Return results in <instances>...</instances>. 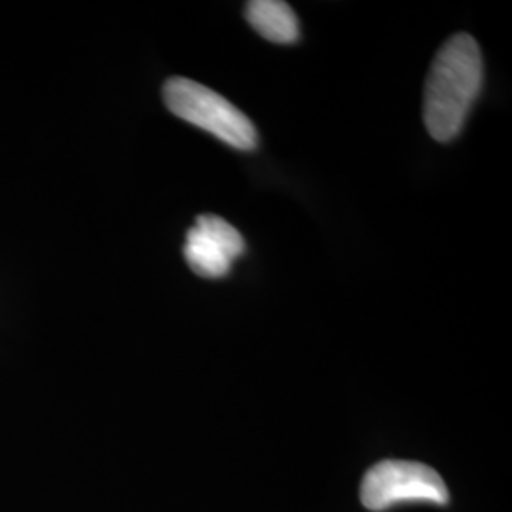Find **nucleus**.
<instances>
[{
    "instance_id": "nucleus-1",
    "label": "nucleus",
    "mask_w": 512,
    "mask_h": 512,
    "mask_svg": "<svg viewBox=\"0 0 512 512\" xmlns=\"http://www.w3.org/2000/svg\"><path fill=\"white\" fill-rule=\"evenodd\" d=\"M482 78V55L471 35L459 33L440 48L423 97V122L435 141L448 143L458 137L482 88Z\"/></svg>"
},
{
    "instance_id": "nucleus-2",
    "label": "nucleus",
    "mask_w": 512,
    "mask_h": 512,
    "mask_svg": "<svg viewBox=\"0 0 512 512\" xmlns=\"http://www.w3.org/2000/svg\"><path fill=\"white\" fill-rule=\"evenodd\" d=\"M164 103L171 114L215 135L228 147L255 150L258 145L255 124L247 114L200 82L181 76L169 78L164 84Z\"/></svg>"
},
{
    "instance_id": "nucleus-3",
    "label": "nucleus",
    "mask_w": 512,
    "mask_h": 512,
    "mask_svg": "<svg viewBox=\"0 0 512 512\" xmlns=\"http://www.w3.org/2000/svg\"><path fill=\"white\" fill-rule=\"evenodd\" d=\"M361 501L368 511H387L401 503L448 505L450 494L442 476L414 461L387 459L376 463L361 484Z\"/></svg>"
},
{
    "instance_id": "nucleus-4",
    "label": "nucleus",
    "mask_w": 512,
    "mask_h": 512,
    "mask_svg": "<svg viewBox=\"0 0 512 512\" xmlns=\"http://www.w3.org/2000/svg\"><path fill=\"white\" fill-rule=\"evenodd\" d=\"M243 251V236L230 222L215 215L198 217L184 241L186 264L194 274L205 279L226 277Z\"/></svg>"
},
{
    "instance_id": "nucleus-5",
    "label": "nucleus",
    "mask_w": 512,
    "mask_h": 512,
    "mask_svg": "<svg viewBox=\"0 0 512 512\" xmlns=\"http://www.w3.org/2000/svg\"><path fill=\"white\" fill-rule=\"evenodd\" d=\"M245 18L260 37L275 44H293L300 37L296 14L283 0H253L245 6Z\"/></svg>"
}]
</instances>
